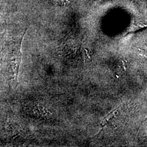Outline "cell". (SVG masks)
<instances>
[{
    "instance_id": "6da1fadb",
    "label": "cell",
    "mask_w": 147,
    "mask_h": 147,
    "mask_svg": "<svg viewBox=\"0 0 147 147\" xmlns=\"http://www.w3.org/2000/svg\"><path fill=\"white\" fill-rule=\"evenodd\" d=\"M12 42L5 48L4 56L7 62L6 74L7 78L11 81L12 84H16L17 87L18 78L20 63L21 62V42Z\"/></svg>"
}]
</instances>
